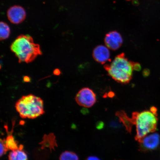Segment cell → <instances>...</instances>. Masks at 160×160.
Here are the masks:
<instances>
[{"label": "cell", "instance_id": "14", "mask_svg": "<svg viewBox=\"0 0 160 160\" xmlns=\"http://www.w3.org/2000/svg\"><path fill=\"white\" fill-rule=\"evenodd\" d=\"M8 151L7 147L5 144L4 139H1V157L5 155Z\"/></svg>", "mask_w": 160, "mask_h": 160}, {"label": "cell", "instance_id": "7", "mask_svg": "<svg viewBox=\"0 0 160 160\" xmlns=\"http://www.w3.org/2000/svg\"><path fill=\"white\" fill-rule=\"evenodd\" d=\"M106 46L110 49L116 51L121 47L123 42L122 37L116 31L109 32L106 35L104 39Z\"/></svg>", "mask_w": 160, "mask_h": 160}, {"label": "cell", "instance_id": "16", "mask_svg": "<svg viewBox=\"0 0 160 160\" xmlns=\"http://www.w3.org/2000/svg\"><path fill=\"white\" fill-rule=\"evenodd\" d=\"M23 81L26 82H29L30 81V78L29 77L26 76L23 78Z\"/></svg>", "mask_w": 160, "mask_h": 160}, {"label": "cell", "instance_id": "3", "mask_svg": "<svg viewBox=\"0 0 160 160\" xmlns=\"http://www.w3.org/2000/svg\"><path fill=\"white\" fill-rule=\"evenodd\" d=\"M135 62L129 61L124 53L116 56L112 62L104 66L108 74L117 82L126 84L132 78Z\"/></svg>", "mask_w": 160, "mask_h": 160}, {"label": "cell", "instance_id": "12", "mask_svg": "<svg viewBox=\"0 0 160 160\" xmlns=\"http://www.w3.org/2000/svg\"><path fill=\"white\" fill-rule=\"evenodd\" d=\"M11 31L9 26L5 22L0 23V39L1 41L8 38Z\"/></svg>", "mask_w": 160, "mask_h": 160}, {"label": "cell", "instance_id": "17", "mask_svg": "<svg viewBox=\"0 0 160 160\" xmlns=\"http://www.w3.org/2000/svg\"><path fill=\"white\" fill-rule=\"evenodd\" d=\"M127 1H130V0H127Z\"/></svg>", "mask_w": 160, "mask_h": 160}, {"label": "cell", "instance_id": "5", "mask_svg": "<svg viewBox=\"0 0 160 160\" xmlns=\"http://www.w3.org/2000/svg\"><path fill=\"white\" fill-rule=\"evenodd\" d=\"M75 100L78 105L86 108H91L97 101V97L92 90L88 88H84L76 95Z\"/></svg>", "mask_w": 160, "mask_h": 160}, {"label": "cell", "instance_id": "10", "mask_svg": "<svg viewBox=\"0 0 160 160\" xmlns=\"http://www.w3.org/2000/svg\"><path fill=\"white\" fill-rule=\"evenodd\" d=\"M23 148L10 152L8 155L9 160H28V155L23 151Z\"/></svg>", "mask_w": 160, "mask_h": 160}, {"label": "cell", "instance_id": "4", "mask_svg": "<svg viewBox=\"0 0 160 160\" xmlns=\"http://www.w3.org/2000/svg\"><path fill=\"white\" fill-rule=\"evenodd\" d=\"M15 107L23 119H35L45 112L43 100L33 94L23 96L16 103Z\"/></svg>", "mask_w": 160, "mask_h": 160}, {"label": "cell", "instance_id": "15", "mask_svg": "<svg viewBox=\"0 0 160 160\" xmlns=\"http://www.w3.org/2000/svg\"><path fill=\"white\" fill-rule=\"evenodd\" d=\"M85 160H101L95 156H90L88 157Z\"/></svg>", "mask_w": 160, "mask_h": 160}, {"label": "cell", "instance_id": "6", "mask_svg": "<svg viewBox=\"0 0 160 160\" xmlns=\"http://www.w3.org/2000/svg\"><path fill=\"white\" fill-rule=\"evenodd\" d=\"M7 15L8 19L14 24H19L24 21L26 12L22 7L15 5L10 7L8 10Z\"/></svg>", "mask_w": 160, "mask_h": 160}, {"label": "cell", "instance_id": "13", "mask_svg": "<svg viewBox=\"0 0 160 160\" xmlns=\"http://www.w3.org/2000/svg\"><path fill=\"white\" fill-rule=\"evenodd\" d=\"M59 160H79L77 154L73 152L65 151L61 154Z\"/></svg>", "mask_w": 160, "mask_h": 160}, {"label": "cell", "instance_id": "1", "mask_svg": "<svg viewBox=\"0 0 160 160\" xmlns=\"http://www.w3.org/2000/svg\"><path fill=\"white\" fill-rule=\"evenodd\" d=\"M116 115L128 132L131 133L132 126H135V138L139 143L149 133H153L157 129L158 118L157 109L155 107L151 108L150 111L134 112L131 118L128 116L123 111L117 112Z\"/></svg>", "mask_w": 160, "mask_h": 160}, {"label": "cell", "instance_id": "8", "mask_svg": "<svg viewBox=\"0 0 160 160\" xmlns=\"http://www.w3.org/2000/svg\"><path fill=\"white\" fill-rule=\"evenodd\" d=\"M92 56L96 62L102 64L111 61L109 49L106 46H97L93 50Z\"/></svg>", "mask_w": 160, "mask_h": 160}, {"label": "cell", "instance_id": "2", "mask_svg": "<svg viewBox=\"0 0 160 160\" xmlns=\"http://www.w3.org/2000/svg\"><path fill=\"white\" fill-rule=\"evenodd\" d=\"M11 51L15 54L19 63L32 62L42 52L40 46L34 42L32 38L28 35H21L12 43Z\"/></svg>", "mask_w": 160, "mask_h": 160}, {"label": "cell", "instance_id": "11", "mask_svg": "<svg viewBox=\"0 0 160 160\" xmlns=\"http://www.w3.org/2000/svg\"><path fill=\"white\" fill-rule=\"evenodd\" d=\"M5 143L8 151H14L23 147L22 145H19L18 143L16 141L12 134H9L5 139Z\"/></svg>", "mask_w": 160, "mask_h": 160}, {"label": "cell", "instance_id": "9", "mask_svg": "<svg viewBox=\"0 0 160 160\" xmlns=\"http://www.w3.org/2000/svg\"><path fill=\"white\" fill-rule=\"evenodd\" d=\"M159 137L157 134L147 135L140 143V149L142 151H148L156 148L158 145Z\"/></svg>", "mask_w": 160, "mask_h": 160}]
</instances>
